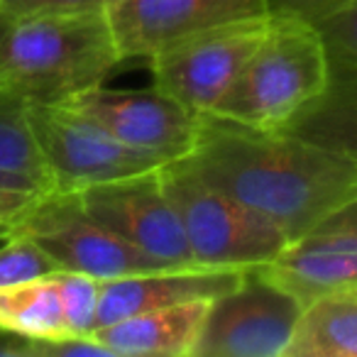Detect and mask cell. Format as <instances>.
<instances>
[{
  "mask_svg": "<svg viewBox=\"0 0 357 357\" xmlns=\"http://www.w3.org/2000/svg\"><path fill=\"white\" fill-rule=\"evenodd\" d=\"M89 8H100L98 0H0V17L10 25L30 17L89 10Z\"/></svg>",
  "mask_w": 357,
  "mask_h": 357,
  "instance_id": "cell-22",
  "label": "cell"
},
{
  "mask_svg": "<svg viewBox=\"0 0 357 357\" xmlns=\"http://www.w3.org/2000/svg\"><path fill=\"white\" fill-rule=\"evenodd\" d=\"M159 169L89 186L79 191L81 204L91 218L149 257L176 269H199L178 211L162 189Z\"/></svg>",
  "mask_w": 357,
  "mask_h": 357,
  "instance_id": "cell-9",
  "label": "cell"
},
{
  "mask_svg": "<svg viewBox=\"0 0 357 357\" xmlns=\"http://www.w3.org/2000/svg\"><path fill=\"white\" fill-rule=\"evenodd\" d=\"M120 61L105 8L30 17L0 37V91L25 105H59L103 84Z\"/></svg>",
  "mask_w": 357,
  "mask_h": 357,
  "instance_id": "cell-2",
  "label": "cell"
},
{
  "mask_svg": "<svg viewBox=\"0 0 357 357\" xmlns=\"http://www.w3.org/2000/svg\"><path fill=\"white\" fill-rule=\"evenodd\" d=\"M123 59L152 56L169 42L206 27L267 15V0H125L108 8Z\"/></svg>",
  "mask_w": 357,
  "mask_h": 357,
  "instance_id": "cell-11",
  "label": "cell"
},
{
  "mask_svg": "<svg viewBox=\"0 0 357 357\" xmlns=\"http://www.w3.org/2000/svg\"><path fill=\"white\" fill-rule=\"evenodd\" d=\"M303 306L250 267L238 287L213 298L191 357H284Z\"/></svg>",
  "mask_w": 357,
  "mask_h": 357,
  "instance_id": "cell-8",
  "label": "cell"
},
{
  "mask_svg": "<svg viewBox=\"0 0 357 357\" xmlns=\"http://www.w3.org/2000/svg\"><path fill=\"white\" fill-rule=\"evenodd\" d=\"M257 272L291 294L303 308L323 296L357 289V238L345 233H308L289 243Z\"/></svg>",
  "mask_w": 357,
  "mask_h": 357,
  "instance_id": "cell-13",
  "label": "cell"
},
{
  "mask_svg": "<svg viewBox=\"0 0 357 357\" xmlns=\"http://www.w3.org/2000/svg\"><path fill=\"white\" fill-rule=\"evenodd\" d=\"M0 331L30 340L74 337L66 328L59 291L50 277L0 289Z\"/></svg>",
  "mask_w": 357,
  "mask_h": 357,
  "instance_id": "cell-17",
  "label": "cell"
},
{
  "mask_svg": "<svg viewBox=\"0 0 357 357\" xmlns=\"http://www.w3.org/2000/svg\"><path fill=\"white\" fill-rule=\"evenodd\" d=\"M0 172L27 178L42 194L54 191V176L32 132L27 105L3 91H0Z\"/></svg>",
  "mask_w": 357,
  "mask_h": 357,
  "instance_id": "cell-18",
  "label": "cell"
},
{
  "mask_svg": "<svg viewBox=\"0 0 357 357\" xmlns=\"http://www.w3.org/2000/svg\"><path fill=\"white\" fill-rule=\"evenodd\" d=\"M211 301H189L137 313L93 333L120 357H191L204 331Z\"/></svg>",
  "mask_w": 357,
  "mask_h": 357,
  "instance_id": "cell-14",
  "label": "cell"
},
{
  "mask_svg": "<svg viewBox=\"0 0 357 357\" xmlns=\"http://www.w3.org/2000/svg\"><path fill=\"white\" fill-rule=\"evenodd\" d=\"M120 3H125V0H98V6H100V8H105V10H108V8L120 6Z\"/></svg>",
  "mask_w": 357,
  "mask_h": 357,
  "instance_id": "cell-27",
  "label": "cell"
},
{
  "mask_svg": "<svg viewBox=\"0 0 357 357\" xmlns=\"http://www.w3.org/2000/svg\"><path fill=\"white\" fill-rule=\"evenodd\" d=\"M250 269V267H248ZM243 267H199V269H159L123 279L100 282L96 331L137 313L159 311L189 301H213L243 282Z\"/></svg>",
  "mask_w": 357,
  "mask_h": 357,
  "instance_id": "cell-12",
  "label": "cell"
},
{
  "mask_svg": "<svg viewBox=\"0 0 357 357\" xmlns=\"http://www.w3.org/2000/svg\"><path fill=\"white\" fill-rule=\"evenodd\" d=\"M25 235L35 240L61 269L81 272L100 282L132 274L176 269L149 257L91 218L81 204L79 191H47L40 194L3 238Z\"/></svg>",
  "mask_w": 357,
  "mask_h": 357,
  "instance_id": "cell-5",
  "label": "cell"
},
{
  "mask_svg": "<svg viewBox=\"0 0 357 357\" xmlns=\"http://www.w3.org/2000/svg\"><path fill=\"white\" fill-rule=\"evenodd\" d=\"M27 118L54 176V191H84L93 184L157 172L167 164L154 154L128 147L66 105H27Z\"/></svg>",
  "mask_w": 357,
  "mask_h": 357,
  "instance_id": "cell-7",
  "label": "cell"
},
{
  "mask_svg": "<svg viewBox=\"0 0 357 357\" xmlns=\"http://www.w3.org/2000/svg\"><path fill=\"white\" fill-rule=\"evenodd\" d=\"M269 13H296V15L311 17L321 8H326L331 0H267Z\"/></svg>",
  "mask_w": 357,
  "mask_h": 357,
  "instance_id": "cell-25",
  "label": "cell"
},
{
  "mask_svg": "<svg viewBox=\"0 0 357 357\" xmlns=\"http://www.w3.org/2000/svg\"><path fill=\"white\" fill-rule=\"evenodd\" d=\"M50 279L59 291L69 333L74 337H93L96 318H98L100 279L81 272H69V269H61Z\"/></svg>",
  "mask_w": 357,
  "mask_h": 357,
  "instance_id": "cell-20",
  "label": "cell"
},
{
  "mask_svg": "<svg viewBox=\"0 0 357 357\" xmlns=\"http://www.w3.org/2000/svg\"><path fill=\"white\" fill-rule=\"evenodd\" d=\"M331 81L318 27L296 13H269V27L243 74L211 113L250 128L279 130L316 100Z\"/></svg>",
  "mask_w": 357,
  "mask_h": 357,
  "instance_id": "cell-3",
  "label": "cell"
},
{
  "mask_svg": "<svg viewBox=\"0 0 357 357\" xmlns=\"http://www.w3.org/2000/svg\"><path fill=\"white\" fill-rule=\"evenodd\" d=\"M59 105L91 118L128 147L164 162L189 157L199 135V115L159 89L113 91L98 84Z\"/></svg>",
  "mask_w": 357,
  "mask_h": 357,
  "instance_id": "cell-10",
  "label": "cell"
},
{
  "mask_svg": "<svg viewBox=\"0 0 357 357\" xmlns=\"http://www.w3.org/2000/svg\"><path fill=\"white\" fill-rule=\"evenodd\" d=\"M279 130L357 162V74H331L328 89Z\"/></svg>",
  "mask_w": 357,
  "mask_h": 357,
  "instance_id": "cell-15",
  "label": "cell"
},
{
  "mask_svg": "<svg viewBox=\"0 0 357 357\" xmlns=\"http://www.w3.org/2000/svg\"><path fill=\"white\" fill-rule=\"evenodd\" d=\"M6 30H8V22L0 17V37H3V32H6Z\"/></svg>",
  "mask_w": 357,
  "mask_h": 357,
  "instance_id": "cell-28",
  "label": "cell"
},
{
  "mask_svg": "<svg viewBox=\"0 0 357 357\" xmlns=\"http://www.w3.org/2000/svg\"><path fill=\"white\" fill-rule=\"evenodd\" d=\"M37 191H8L0 189V235L20 218V213L37 199Z\"/></svg>",
  "mask_w": 357,
  "mask_h": 357,
  "instance_id": "cell-23",
  "label": "cell"
},
{
  "mask_svg": "<svg viewBox=\"0 0 357 357\" xmlns=\"http://www.w3.org/2000/svg\"><path fill=\"white\" fill-rule=\"evenodd\" d=\"M269 27L267 15L206 27L169 42L149 56L154 89L191 113H211L225 98Z\"/></svg>",
  "mask_w": 357,
  "mask_h": 357,
  "instance_id": "cell-6",
  "label": "cell"
},
{
  "mask_svg": "<svg viewBox=\"0 0 357 357\" xmlns=\"http://www.w3.org/2000/svg\"><path fill=\"white\" fill-rule=\"evenodd\" d=\"M313 233H345L357 238V194L350 201H345L337 211H333Z\"/></svg>",
  "mask_w": 357,
  "mask_h": 357,
  "instance_id": "cell-24",
  "label": "cell"
},
{
  "mask_svg": "<svg viewBox=\"0 0 357 357\" xmlns=\"http://www.w3.org/2000/svg\"><path fill=\"white\" fill-rule=\"evenodd\" d=\"M181 162L277 223L291 243L313 233L357 194L355 159L215 113H199L196 144Z\"/></svg>",
  "mask_w": 357,
  "mask_h": 357,
  "instance_id": "cell-1",
  "label": "cell"
},
{
  "mask_svg": "<svg viewBox=\"0 0 357 357\" xmlns=\"http://www.w3.org/2000/svg\"><path fill=\"white\" fill-rule=\"evenodd\" d=\"M0 248V289L47 279L61 272V267L25 235H10Z\"/></svg>",
  "mask_w": 357,
  "mask_h": 357,
  "instance_id": "cell-21",
  "label": "cell"
},
{
  "mask_svg": "<svg viewBox=\"0 0 357 357\" xmlns=\"http://www.w3.org/2000/svg\"><path fill=\"white\" fill-rule=\"evenodd\" d=\"M159 181L178 211L201 267H259L279 257L291 243L277 223L211 186L181 159L164 164Z\"/></svg>",
  "mask_w": 357,
  "mask_h": 357,
  "instance_id": "cell-4",
  "label": "cell"
},
{
  "mask_svg": "<svg viewBox=\"0 0 357 357\" xmlns=\"http://www.w3.org/2000/svg\"><path fill=\"white\" fill-rule=\"evenodd\" d=\"M308 20L326 42L331 74H357V0H331Z\"/></svg>",
  "mask_w": 357,
  "mask_h": 357,
  "instance_id": "cell-19",
  "label": "cell"
},
{
  "mask_svg": "<svg viewBox=\"0 0 357 357\" xmlns=\"http://www.w3.org/2000/svg\"><path fill=\"white\" fill-rule=\"evenodd\" d=\"M0 189H8V191H37V194H42V191L35 189V186H32L27 178L13 176V174H6V172H0Z\"/></svg>",
  "mask_w": 357,
  "mask_h": 357,
  "instance_id": "cell-26",
  "label": "cell"
},
{
  "mask_svg": "<svg viewBox=\"0 0 357 357\" xmlns=\"http://www.w3.org/2000/svg\"><path fill=\"white\" fill-rule=\"evenodd\" d=\"M284 357H357V289L303 308Z\"/></svg>",
  "mask_w": 357,
  "mask_h": 357,
  "instance_id": "cell-16",
  "label": "cell"
}]
</instances>
